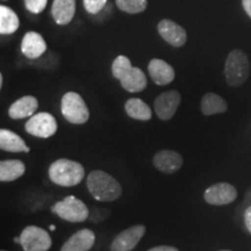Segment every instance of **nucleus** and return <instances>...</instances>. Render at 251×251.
I'll return each mask as SVG.
<instances>
[{"label": "nucleus", "mask_w": 251, "mask_h": 251, "mask_svg": "<svg viewBox=\"0 0 251 251\" xmlns=\"http://www.w3.org/2000/svg\"><path fill=\"white\" fill-rule=\"evenodd\" d=\"M86 184L91 196L99 201H114L122 193L120 183L107 172L101 170L91 172Z\"/></svg>", "instance_id": "obj_1"}, {"label": "nucleus", "mask_w": 251, "mask_h": 251, "mask_svg": "<svg viewBox=\"0 0 251 251\" xmlns=\"http://www.w3.org/2000/svg\"><path fill=\"white\" fill-rule=\"evenodd\" d=\"M85 170L80 163L59 158L49 166V178L52 183L63 187L76 186L83 180Z\"/></svg>", "instance_id": "obj_2"}, {"label": "nucleus", "mask_w": 251, "mask_h": 251, "mask_svg": "<svg viewBox=\"0 0 251 251\" xmlns=\"http://www.w3.org/2000/svg\"><path fill=\"white\" fill-rule=\"evenodd\" d=\"M226 81L229 86L243 85L249 77V61L247 55L241 50H233L226 59Z\"/></svg>", "instance_id": "obj_3"}, {"label": "nucleus", "mask_w": 251, "mask_h": 251, "mask_svg": "<svg viewBox=\"0 0 251 251\" xmlns=\"http://www.w3.org/2000/svg\"><path fill=\"white\" fill-rule=\"evenodd\" d=\"M61 111L65 120L74 125H84L90 119L86 102L76 92H67L62 97Z\"/></svg>", "instance_id": "obj_4"}, {"label": "nucleus", "mask_w": 251, "mask_h": 251, "mask_svg": "<svg viewBox=\"0 0 251 251\" xmlns=\"http://www.w3.org/2000/svg\"><path fill=\"white\" fill-rule=\"evenodd\" d=\"M51 212L68 222H83L90 218L89 207L76 197L69 196L56 202L51 207Z\"/></svg>", "instance_id": "obj_5"}, {"label": "nucleus", "mask_w": 251, "mask_h": 251, "mask_svg": "<svg viewBox=\"0 0 251 251\" xmlns=\"http://www.w3.org/2000/svg\"><path fill=\"white\" fill-rule=\"evenodd\" d=\"M20 244L25 251H48L52 241L45 229L36 226H28L21 231Z\"/></svg>", "instance_id": "obj_6"}, {"label": "nucleus", "mask_w": 251, "mask_h": 251, "mask_svg": "<svg viewBox=\"0 0 251 251\" xmlns=\"http://www.w3.org/2000/svg\"><path fill=\"white\" fill-rule=\"evenodd\" d=\"M57 121L50 113L41 112L30 117L25 125V129L28 134L40 139H48L54 136L57 131Z\"/></svg>", "instance_id": "obj_7"}, {"label": "nucleus", "mask_w": 251, "mask_h": 251, "mask_svg": "<svg viewBox=\"0 0 251 251\" xmlns=\"http://www.w3.org/2000/svg\"><path fill=\"white\" fill-rule=\"evenodd\" d=\"M180 101L181 97L178 91L172 90L159 94L155 100V103H153V108H155L157 117L163 121L170 120L174 118L178 107H179Z\"/></svg>", "instance_id": "obj_8"}, {"label": "nucleus", "mask_w": 251, "mask_h": 251, "mask_svg": "<svg viewBox=\"0 0 251 251\" xmlns=\"http://www.w3.org/2000/svg\"><path fill=\"white\" fill-rule=\"evenodd\" d=\"M146 234V227L143 225H136L121 231L113 240L111 251H131L139 244Z\"/></svg>", "instance_id": "obj_9"}, {"label": "nucleus", "mask_w": 251, "mask_h": 251, "mask_svg": "<svg viewBox=\"0 0 251 251\" xmlns=\"http://www.w3.org/2000/svg\"><path fill=\"white\" fill-rule=\"evenodd\" d=\"M157 30L162 39L175 48H180L187 41L186 30L170 19H163L159 21L157 25Z\"/></svg>", "instance_id": "obj_10"}, {"label": "nucleus", "mask_w": 251, "mask_h": 251, "mask_svg": "<svg viewBox=\"0 0 251 251\" xmlns=\"http://www.w3.org/2000/svg\"><path fill=\"white\" fill-rule=\"evenodd\" d=\"M205 201L209 205L224 206L233 202L237 198V191L233 185L228 183H219L212 185L203 194Z\"/></svg>", "instance_id": "obj_11"}, {"label": "nucleus", "mask_w": 251, "mask_h": 251, "mask_svg": "<svg viewBox=\"0 0 251 251\" xmlns=\"http://www.w3.org/2000/svg\"><path fill=\"white\" fill-rule=\"evenodd\" d=\"M153 165L164 174H175L183 166V157L174 150H161L153 156Z\"/></svg>", "instance_id": "obj_12"}, {"label": "nucleus", "mask_w": 251, "mask_h": 251, "mask_svg": "<svg viewBox=\"0 0 251 251\" xmlns=\"http://www.w3.org/2000/svg\"><path fill=\"white\" fill-rule=\"evenodd\" d=\"M47 50V43L42 35L36 31H28L21 41V52L29 59H36Z\"/></svg>", "instance_id": "obj_13"}, {"label": "nucleus", "mask_w": 251, "mask_h": 251, "mask_svg": "<svg viewBox=\"0 0 251 251\" xmlns=\"http://www.w3.org/2000/svg\"><path fill=\"white\" fill-rule=\"evenodd\" d=\"M148 72L157 85H168L175 79V69L169 63L159 58H152L149 62Z\"/></svg>", "instance_id": "obj_14"}, {"label": "nucleus", "mask_w": 251, "mask_h": 251, "mask_svg": "<svg viewBox=\"0 0 251 251\" xmlns=\"http://www.w3.org/2000/svg\"><path fill=\"white\" fill-rule=\"evenodd\" d=\"M96 242V235L91 229H81L63 244L61 251H89Z\"/></svg>", "instance_id": "obj_15"}, {"label": "nucleus", "mask_w": 251, "mask_h": 251, "mask_svg": "<svg viewBox=\"0 0 251 251\" xmlns=\"http://www.w3.org/2000/svg\"><path fill=\"white\" fill-rule=\"evenodd\" d=\"M119 80H120L121 86L126 91L131 93L142 92L148 85L146 75L137 67H131L130 69H128Z\"/></svg>", "instance_id": "obj_16"}, {"label": "nucleus", "mask_w": 251, "mask_h": 251, "mask_svg": "<svg viewBox=\"0 0 251 251\" xmlns=\"http://www.w3.org/2000/svg\"><path fill=\"white\" fill-rule=\"evenodd\" d=\"M37 107H39V101H37L35 97L25 96L9 106L8 115L9 118L14 119V120L33 117L35 114Z\"/></svg>", "instance_id": "obj_17"}, {"label": "nucleus", "mask_w": 251, "mask_h": 251, "mask_svg": "<svg viewBox=\"0 0 251 251\" xmlns=\"http://www.w3.org/2000/svg\"><path fill=\"white\" fill-rule=\"evenodd\" d=\"M76 13V0H54L51 15L55 23L61 26L69 25Z\"/></svg>", "instance_id": "obj_18"}, {"label": "nucleus", "mask_w": 251, "mask_h": 251, "mask_svg": "<svg viewBox=\"0 0 251 251\" xmlns=\"http://www.w3.org/2000/svg\"><path fill=\"white\" fill-rule=\"evenodd\" d=\"M0 148L9 152H29L30 149L25 143L23 137L8 129L0 130Z\"/></svg>", "instance_id": "obj_19"}, {"label": "nucleus", "mask_w": 251, "mask_h": 251, "mask_svg": "<svg viewBox=\"0 0 251 251\" xmlns=\"http://www.w3.org/2000/svg\"><path fill=\"white\" fill-rule=\"evenodd\" d=\"M200 108H201L203 115L209 117V115L225 113L228 109V105L226 100L222 97H220L219 94L208 92L202 97Z\"/></svg>", "instance_id": "obj_20"}, {"label": "nucleus", "mask_w": 251, "mask_h": 251, "mask_svg": "<svg viewBox=\"0 0 251 251\" xmlns=\"http://www.w3.org/2000/svg\"><path fill=\"white\" fill-rule=\"evenodd\" d=\"M125 111L128 117L135 120L148 121L152 117L151 108L149 107L148 103L139 98H130L125 103Z\"/></svg>", "instance_id": "obj_21"}, {"label": "nucleus", "mask_w": 251, "mask_h": 251, "mask_svg": "<svg viewBox=\"0 0 251 251\" xmlns=\"http://www.w3.org/2000/svg\"><path fill=\"white\" fill-rule=\"evenodd\" d=\"M26 172V165L19 159H7L0 162V180L13 181L17 180Z\"/></svg>", "instance_id": "obj_22"}, {"label": "nucleus", "mask_w": 251, "mask_h": 251, "mask_svg": "<svg viewBox=\"0 0 251 251\" xmlns=\"http://www.w3.org/2000/svg\"><path fill=\"white\" fill-rule=\"evenodd\" d=\"M20 26V20L13 9L7 6H0V34L11 35L15 33Z\"/></svg>", "instance_id": "obj_23"}, {"label": "nucleus", "mask_w": 251, "mask_h": 251, "mask_svg": "<svg viewBox=\"0 0 251 251\" xmlns=\"http://www.w3.org/2000/svg\"><path fill=\"white\" fill-rule=\"evenodd\" d=\"M118 8L129 14L142 13L147 9L148 0H115Z\"/></svg>", "instance_id": "obj_24"}, {"label": "nucleus", "mask_w": 251, "mask_h": 251, "mask_svg": "<svg viewBox=\"0 0 251 251\" xmlns=\"http://www.w3.org/2000/svg\"><path fill=\"white\" fill-rule=\"evenodd\" d=\"M25 7L30 13L33 14H40L41 12H43L48 4V0H24Z\"/></svg>", "instance_id": "obj_25"}, {"label": "nucleus", "mask_w": 251, "mask_h": 251, "mask_svg": "<svg viewBox=\"0 0 251 251\" xmlns=\"http://www.w3.org/2000/svg\"><path fill=\"white\" fill-rule=\"evenodd\" d=\"M84 7L90 14L99 13L101 9L107 4V0H83Z\"/></svg>", "instance_id": "obj_26"}, {"label": "nucleus", "mask_w": 251, "mask_h": 251, "mask_svg": "<svg viewBox=\"0 0 251 251\" xmlns=\"http://www.w3.org/2000/svg\"><path fill=\"white\" fill-rule=\"evenodd\" d=\"M108 214H109V212L107 211V209H102V208L94 209L92 214L90 215V220L93 222H100L107 218Z\"/></svg>", "instance_id": "obj_27"}, {"label": "nucleus", "mask_w": 251, "mask_h": 251, "mask_svg": "<svg viewBox=\"0 0 251 251\" xmlns=\"http://www.w3.org/2000/svg\"><path fill=\"white\" fill-rule=\"evenodd\" d=\"M244 224H246V227L249 233H251V206L248 207L244 212Z\"/></svg>", "instance_id": "obj_28"}, {"label": "nucleus", "mask_w": 251, "mask_h": 251, "mask_svg": "<svg viewBox=\"0 0 251 251\" xmlns=\"http://www.w3.org/2000/svg\"><path fill=\"white\" fill-rule=\"evenodd\" d=\"M148 251H179V250L170 246H159V247L151 248V249H149Z\"/></svg>", "instance_id": "obj_29"}, {"label": "nucleus", "mask_w": 251, "mask_h": 251, "mask_svg": "<svg viewBox=\"0 0 251 251\" xmlns=\"http://www.w3.org/2000/svg\"><path fill=\"white\" fill-rule=\"evenodd\" d=\"M242 5L246 13L249 15V18L251 19V0H242Z\"/></svg>", "instance_id": "obj_30"}, {"label": "nucleus", "mask_w": 251, "mask_h": 251, "mask_svg": "<svg viewBox=\"0 0 251 251\" xmlns=\"http://www.w3.org/2000/svg\"><path fill=\"white\" fill-rule=\"evenodd\" d=\"M2 84H4V77H2V75H0V87L2 86Z\"/></svg>", "instance_id": "obj_31"}, {"label": "nucleus", "mask_w": 251, "mask_h": 251, "mask_svg": "<svg viewBox=\"0 0 251 251\" xmlns=\"http://www.w3.org/2000/svg\"><path fill=\"white\" fill-rule=\"evenodd\" d=\"M49 229H50V230H51V231H54V230H56V227H55L54 225H51V226H49Z\"/></svg>", "instance_id": "obj_32"}, {"label": "nucleus", "mask_w": 251, "mask_h": 251, "mask_svg": "<svg viewBox=\"0 0 251 251\" xmlns=\"http://www.w3.org/2000/svg\"><path fill=\"white\" fill-rule=\"evenodd\" d=\"M14 242H15V243H20V236L15 237V238H14Z\"/></svg>", "instance_id": "obj_33"}, {"label": "nucleus", "mask_w": 251, "mask_h": 251, "mask_svg": "<svg viewBox=\"0 0 251 251\" xmlns=\"http://www.w3.org/2000/svg\"><path fill=\"white\" fill-rule=\"evenodd\" d=\"M222 251H229V250H222Z\"/></svg>", "instance_id": "obj_34"}, {"label": "nucleus", "mask_w": 251, "mask_h": 251, "mask_svg": "<svg viewBox=\"0 0 251 251\" xmlns=\"http://www.w3.org/2000/svg\"><path fill=\"white\" fill-rule=\"evenodd\" d=\"M1 251H5V250H1Z\"/></svg>", "instance_id": "obj_35"}]
</instances>
